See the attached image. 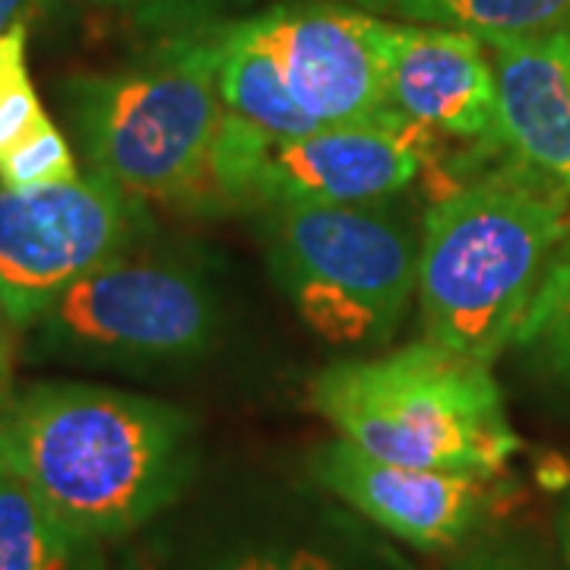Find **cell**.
<instances>
[{
    "label": "cell",
    "instance_id": "7402d4cb",
    "mask_svg": "<svg viewBox=\"0 0 570 570\" xmlns=\"http://www.w3.org/2000/svg\"><path fill=\"white\" fill-rule=\"evenodd\" d=\"M460 570H535L517 551L510 549H482L475 554H469L466 561L460 564Z\"/></svg>",
    "mask_w": 570,
    "mask_h": 570
},
{
    "label": "cell",
    "instance_id": "8fae6325",
    "mask_svg": "<svg viewBox=\"0 0 570 570\" xmlns=\"http://www.w3.org/2000/svg\"><path fill=\"white\" fill-rule=\"evenodd\" d=\"M314 475L374 527L422 551L460 546L482 520L491 498V479L387 463L343 438L317 450Z\"/></svg>",
    "mask_w": 570,
    "mask_h": 570
},
{
    "label": "cell",
    "instance_id": "5b68a950",
    "mask_svg": "<svg viewBox=\"0 0 570 570\" xmlns=\"http://www.w3.org/2000/svg\"><path fill=\"white\" fill-rule=\"evenodd\" d=\"M384 204L269 209L273 276L330 346L384 343L415 295L419 238Z\"/></svg>",
    "mask_w": 570,
    "mask_h": 570
},
{
    "label": "cell",
    "instance_id": "ac0fdd59",
    "mask_svg": "<svg viewBox=\"0 0 570 570\" xmlns=\"http://www.w3.org/2000/svg\"><path fill=\"white\" fill-rule=\"evenodd\" d=\"M80 175L70 140L55 121L45 124L10 156L0 159V184L7 187H45V184L77 181Z\"/></svg>",
    "mask_w": 570,
    "mask_h": 570
},
{
    "label": "cell",
    "instance_id": "2e32d148",
    "mask_svg": "<svg viewBox=\"0 0 570 570\" xmlns=\"http://www.w3.org/2000/svg\"><path fill=\"white\" fill-rule=\"evenodd\" d=\"M513 346L561 381H570V242L558 247L546 269Z\"/></svg>",
    "mask_w": 570,
    "mask_h": 570
},
{
    "label": "cell",
    "instance_id": "5bb4252c",
    "mask_svg": "<svg viewBox=\"0 0 570 570\" xmlns=\"http://www.w3.org/2000/svg\"><path fill=\"white\" fill-rule=\"evenodd\" d=\"M374 17L460 29L482 41L570 32V0H355Z\"/></svg>",
    "mask_w": 570,
    "mask_h": 570
},
{
    "label": "cell",
    "instance_id": "ffe728a7",
    "mask_svg": "<svg viewBox=\"0 0 570 570\" xmlns=\"http://www.w3.org/2000/svg\"><path fill=\"white\" fill-rule=\"evenodd\" d=\"M225 570H340L326 554L314 549H250L232 558Z\"/></svg>",
    "mask_w": 570,
    "mask_h": 570
},
{
    "label": "cell",
    "instance_id": "d6986e66",
    "mask_svg": "<svg viewBox=\"0 0 570 570\" xmlns=\"http://www.w3.org/2000/svg\"><path fill=\"white\" fill-rule=\"evenodd\" d=\"M105 3L130 13L149 29H163V32L171 29V36H178V32H197V29L223 22L216 17L235 0H105Z\"/></svg>",
    "mask_w": 570,
    "mask_h": 570
},
{
    "label": "cell",
    "instance_id": "52a82bcc",
    "mask_svg": "<svg viewBox=\"0 0 570 570\" xmlns=\"http://www.w3.org/2000/svg\"><path fill=\"white\" fill-rule=\"evenodd\" d=\"M140 228V200L96 171L45 187L0 184V298L32 330L86 273L124 254Z\"/></svg>",
    "mask_w": 570,
    "mask_h": 570
},
{
    "label": "cell",
    "instance_id": "3957f363",
    "mask_svg": "<svg viewBox=\"0 0 570 570\" xmlns=\"http://www.w3.org/2000/svg\"><path fill=\"white\" fill-rule=\"evenodd\" d=\"M61 102L89 171L134 200L209 206L225 115L216 26L165 36L118 70L70 77Z\"/></svg>",
    "mask_w": 570,
    "mask_h": 570
},
{
    "label": "cell",
    "instance_id": "8992f818",
    "mask_svg": "<svg viewBox=\"0 0 570 570\" xmlns=\"http://www.w3.org/2000/svg\"><path fill=\"white\" fill-rule=\"evenodd\" d=\"M216 326V295L194 269L124 250L70 285L36 330L55 355L181 362L213 346Z\"/></svg>",
    "mask_w": 570,
    "mask_h": 570
},
{
    "label": "cell",
    "instance_id": "cb8c5ba5",
    "mask_svg": "<svg viewBox=\"0 0 570 570\" xmlns=\"http://www.w3.org/2000/svg\"><path fill=\"white\" fill-rule=\"evenodd\" d=\"M558 554H561V570H570V494L558 510Z\"/></svg>",
    "mask_w": 570,
    "mask_h": 570
},
{
    "label": "cell",
    "instance_id": "9a60e30c",
    "mask_svg": "<svg viewBox=\"0 0 570 570\" xmlns=\"http://www.w3.org/2000/svg\"><path fill=\"white\" fill-rule=\"evenodd\" d=\"M77 539L0 460V570H77Z\"/></svg>",
    "mask_w": 570,
    "mask_h": 570
},
{
    "label": "cell",
    "instance_id": "603a6c76",
    "mask_svg": "<svg viewBox=\"0 0 570 570\" xmlns=\"http://www.w3.org/2000/svg\"><path fill=\"white\" fill-rule=\"evenodd\" d=\"M39 7V0H0V36L17 26V22H26V17Z\"/></svg>",
    "mask_w": 570,
    "mask_h": 570
},
{
    "label": "cell",
    "instance_id": "4fadbf2b",
    "mask_svg": "<svg viewBox=\"0 0 570 570\" xmlns=\"http://www.w3.org/2000/svg\"><path fill=\"white\" fill-rule=\"evenodd\" d=\"M219 48V99L238 121L257 127L269 140H295L321 130L288 92L283 67L269 45L261 39L250 17L216 22Z\"/></svg>",
    "mask_w": 570,
    "mask_h": 570
},
{
    "label": "cell",
    "instance_id": "9c48e42d",
    "mask_svg": "<svg viewBox=\"0 0 570 570\" xmlns=\"http://www.w3.org/2000/svg\"><path fill=\"white\" fill-rule=\"evenodd\" d=\"M419 127H321L269 142L247 184L245 206L384 204L419 181L428 146Z\"/></svg>",
    "mask_w": 570,
    "mask_h": 570
},
{
    "label": "cell",
    "instance_id": "7a4b0ae2",
    "mask_svg": "<svg viewBox=\"0 0 570 570\" xmlns=\"http://www.w3.org/2000/svg\"><path fill=\"white\" fill-rule=\"evenodd\" d=\"M568 232V190L517 159L434 197L415 285L425 340L491 365L513 343Z\"/></svg>",
    "mask_w": 570,
    "mask_h": 570
},
{
    "label": "cell",
    "instance_id": "6da1fadb",
    "mask_svg": "<svg viewBox=\"0 0 570 570\" xmlns=\"http://www.w3.org/2000/svg\"><path fill=\"white\" fill-rule=\"evenodd\" d=\"M0 460L80 546L121 539L178 501L197 463L194 419L140 393L45 381L0 412Z\"/></svg>",
    "mask_w": 570,
    "mask_h": 570
},
{
    "label": "cell",
    "instance_id": "30bf717a",
    "mask_svg": "<svg viewBox=\"0 0 570 570\" xmlns=\"http://www.w3.org/2000/svg\"><path fill=\"white\" fill-rule=\"evenodd\" d=\"M374 41L400 118L438 140H498V80L479 36L377 17Z\"/></svg>",
    "mask_w": 570,
    "mask_h": 570
},
{
    "label": "cell",
    "instance_id": "e0dca14e",
    "mask_svg": "<svg viewBox=\"0 0 570 570\" xmlns=\"http://www.w3.org/2000/svg\"><path fill=\"white\" fill-rule=\"evenodd\" d=\"M29 29L26 22L10 26L0 36V159L10 156L22 140L51 121L41 108L36 82L29 73Z\"/></svg>",
    "mask_w": 570,
    "mask_h": 570
},
{
    "label": "cell",
    "instance_id": "ba28073f",
    "mask_svg": "<svg viewBox=\"0 0 570 570\" xmlns=\"http://www.w3.org/2000/svg\"><path fill=\"white\" fill-rule=\"evenodd\" d=\"M250 20L288 92L321 127H415L387 99L374 13L340 0H283Z\"/></svg>",
    "mask_w": 570,
    "mask_h": 570
},
{
    "label": "cell",
    "instance_id": "7c38bea8",
    "mask_svg": "<svg viewBox=\"0 0 570 570\" xmlns=\"http://www.w3.org/2000/svg\"><path fill=\"white\" fill-rule=\"evenodd\" d=\"M485 45L498 80V142L570 194V32Z\"/></svg>",
    "mask_w": 570,
    "mask_h": 570
},
{
    "label": "cell",
    "instance_id": "277c9868",
    "mask_svg": "<svg viewBox=\"0 0 570 570\" xmlns=\"http://www.w3.org/2000/svg\"><path fill=\"white\" fill-rule=\"evenodd\" d=\"M311 406L336 438L400 466L498 479L520 450L489 362L431 340L324 367Z\"/></svg>",
    "mask_w": 570,
    "mask_h": 570
},
{
    "label": "cell",
    "instance_id": "44dd1931",
    "mask_svg": "<svg viewBox=\"0 0 570 570\" xmlns=\"http://www.w3.org/2000/svg\"><path fill=\"white\" fill-rule=\"evenodd\" d=\"M20 333L22 330L13 324L10 311H7L3 298H0V412L17 393L13 374H17V340H20Z\"/></svg>",
    "mask_w": 570,
    "mask_h": 570
}]
</instances>
